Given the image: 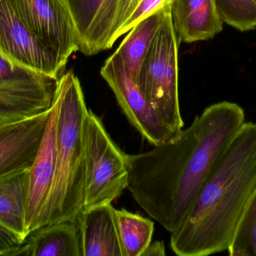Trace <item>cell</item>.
Here are the masks:
<instances>
[{
    "label": "cell",
    "instance_id": "6da1fadb",
    "mask_svg": "<svg viewBox=\"0 0 256 256\" xmlns=\"http://www.w3.org/2000/svg\"><path fill=\"white\" fill-rule=\"evenodd\" d=\"M245 123L240 105L218 102L171 141L144 153L127 154L128 189L136 202L174 232Z\"/></svg>",
    "mask_w": 256,
    "mask_h": 256
},
{
    "label": "cell",
    "instance_id": "7a4b0ae2",
    "mask_svg": "<svg viewBox=\"0 0 256 256\" xmlns=\"http://www.w3.org/2000/svg\"><path fill=\"white\" fill-rule=\"evenodd\" d=\"M256 192V123H245L206 182L182 225L170 235L179 256L228 249Z\"/></svg>",
    "mask_w": 256,
    "mask_h": 256
},
{
    "label": "cell",
    "instance_id": "3957f363",
    "mask_svg": "<svg viewBox=\"0 0 256 256\" xmlns=\"http://www.w3.org/2000/svg\"><path fill=\"white\" fill-rule=\"evenodd\" d=\"M54 183L48 201V224L76 220L84 210L85 153L82 129L88 109L72 71L60 76Z\"/></svg>",
    "mask_w": 256,
    "mask_h": 256
},
{
    "label": "cell",
    "instance_id": "277c9868",
    "mask_svg": "<svg viewBox=\"0 0 256 256\" xmlns=\"http://www.w3.org/2000/svg\"><path fill=\"white\" fill-rule=\"evenodd\" d=\"M178 45L168 6L136 81L160 120L177 135L184 125L179 105Z\"/></svg>",
    "mask_w": 256,
    "mask_h": 256
},
{
    "label": "cell",
    "instance_id": "5b68a950",
    "mask_svg": "<svg viewBox=\"0 0 256 256\" xmlns=\"http://www.w3.org/2000/svg\"><path fill=\"white\" fill-rule=\"evenodd\" d=\"M84 209L112 204L128 189L127 154L112 141L102 119L88 109L82 129Z\"/></svg>",
    "mask_w": 256,
    "mask_h": 256
},
{
    "label": "cell",
    "instance_id": "8992f818",
    "mask_svg": "<svg viewBox=\"0 0 256 256\" xmlns=\"http://www.w3.org/2000/svg\"><path fill=\"white\" fill-rule=\"evenodd\" d=\"M58 79L20 66L0 54V127L49 111Z\"/></svg>",
    "mask_w": 256,
    "mask_h": 256
},
{
    "label": "cell",
    "instance_id": "52a82bcc",
    "mask_svg": "<svg viewBox=\"0 0 256 256\" xmlns=\"http://www.w3.org/2000/svg\"><path fill=\"white\" fill-rule=\"evenodd\" d=\"M100 75L114 92L130 123L149 144L155 147L177 136L160 120L116 52L105 61Z\"/></svg>",
    "mask_w": 256,
    "mask_h": 256
},
{
    "label": "cell",
    "instance_id": "ba28073f",
    "mask_svg": "<svg viewBox=\"0 0 256 256\" xmlns=\"http://www.w3.org/2000/svg\"><path fill=\"white\" fill-rule=\"evenodd\" d=\"M0 54L13 63L60 78L66 67L18 15L10 0H0Z\"/></svg>",
    "mask_w": 256,
    "mask_h": 256
},
{
    "label": "cell",
    "instance_id": "9c48e42d",
    "mask_svg": "<svg viewBox=\"0 0 256 256\" xmlns=\"http://www.w3.org/2000/svg\"><path fill=\"white\" fill-rule=\"evenodd\" d=\"M10 1L32 33L67 64L70 56L79 50V43L64 0Z\"/></svg>",
    "mask_w": 256,
    "mask_h": 256
},
{
    "label": "cell",
    "instance_id": "30bf717a",
    "mask_svg": "<svg viewBox=\"0 0 256 256\" xmlns=\"http://www.w3.org/2000/svg\"><path fill=\"white\" fill-rule=\"evenodd\" d=\"M60 96L56 90L46 129L30 171L26 210L28 234L48 224V201L54 183Z\"/></svg>",
    "mask_w": 256,
    "mask_h": 256
},
{
    "label": "cell",
    "instance_id": "8fae6325",
    "mask_svg": "<svg viewBox=\"0 0 256 256\" xmlns=\"http://www.w3.org/2000/svg\"><path fill=\"white\" fill-rule=\"evenodd\" d=\"M76 28L79 50L86 56L110 49L120 0H64Z\"/></svg>",
    "mask_w": 256,
    "mask_h": 256
},
{
    "label": "cell",
    "instance_id": "7c38bea8",
    "mask_svg": "<svg viewBox=\"0 0 256 256\" xmlns=\"http://www.w3.org/2000/svg\"><path fill=\"white\" fill-rule=\"evenodd\" d=\"M50 109L32 118L0 127V177L32 166Z\"/></svg>",
    "mask_w": 256,
    "mask_h": 256
},
{
    "label": "cell",
    "instance_id": "4fadbf2b",
    "mask_svg": "<svg viewBox=\"0 0 256 256\" xmlns=\"http://www.w3.org/2000/svg\"><path fill=\"white\" fill-rule=\"evenodd\" d=\"M170 15L178 44L208 40L224 30L214 0H172Z\"/></svg>",
    "mask_w": 256,
    "mask_h": 256
},
{
    "label": "cell",
    "instance_id": "5bb4252c",
    "mask_svg": "<svg viewBox=\"0 0 256 256\" xmlns=\"http://www.w3.org/2000/svg\"><path fill=\"white\" fill-rule=\"evenodd\" d=\"M79 219L82 256H124L112 204L84 209Z\"/></svg>",
    "mask_w": 256,
    "mask_h": 256
},
{
    "label": "cell",
    "instance_id": "9a60e30c",
    "mask_svg": "<svg viewBox=\"0 0 256 256\" xmlns=\"http://www.w3.org/2000/svg\"><path fill=\"white\" fill-rule=\"evenodd\" d=\"M14 255L82 256L79 218L48 224L34 230Z\"/></svg>",
    "mask_w": 256,
    "mask_h": 256
},
{
    "label": "cell",
    "instance_id": "2e32d148",
    "mask_svg": "<svg viewBox=\"0 0 256 256\" xmlns=\"http://www.w3.org/2000/svg\"><path fill=\"white\" fill-rule=\"evenodd\" d=\"M31 168L0 177V225L24 240L28 235L26 210Z\"/></svg>",
    "mask_w": 256,
    "mask_h": 256
},
{
    "label": "cell",
    "instance_id": "e0dca14e",
    "mask_svg": "<svg viewBox=\"0 0 256 256\" xmlns=\"http://www.w3.org/2000/svg\"><path fill=\"white\" fill-rule=\"evenodd\" d=\"M166 7L136 24L128 31L127 36L116 51L135 81H136L142 65L162 22Z\"/></svg>",
    "mask_w": 256,
    "mask_h": 256
},
{
    "label": "cell",
    "instance_id": "ac0fdd59",
    "mask_svg": "<svg viewBox=\"0 0 256 256\" xmlns=\"http://www.w3.org/2000/svg\"><path fill=\"white\" fill-rule=\"evenodd\" d=\"M114 218L124 256H142L152 242L154 222L126 209L114 208Z\"/></svg>",
    "mask_w": 256,
    "mask_h": 256
},
{
    "label": "cell",
    "instance_id": "d6986e66",
    "mask_svg": "<svg viewBox=\"0 0 256 256\" xmlns=\"http://www.w3.org/2000/svg\"><path fill=\"white\" fill-rule=\"evenodd\" d=\"M172 0H120L118 16L114 33V44L122 35L128 33L136 24L170 6Z\"/></svg>",
    "mask_w": 256,
    "mask_h": 256
},
{
    "label": "cell",
    "instance_id": "ffe728a7",
    "mask_svg": "<svg viewBox=\"0 0 256 256\" xmlns=\"http://www.w3.org/2000/svg\"><path fill=\"white\" fill-rule=\"evenodd\" d=\"M227 250L231 256H256V192L240 219Z\"/></svg>",
    "mask_w": 256,
    "mask_h": 256
},
{
    "label": "cell",
    "instance_id": "44dd1931",
    "mask_svg": "<svg viewBox=\"0 0 256 256\" xmlns=\"http://www.w3.org/2000/svg\"><path fill=\"white\" fill-rule=\"evenodd\" d=\"M222 22L242 32L256 28V0H214Z\"/></svg>",
    "mask_w": 256,
    "mask_h": 256
},
{
    "label": "cell",
    "instance_id": "7402d4cb",
    "mask_svg": "<svg viewBox=\"0 0 256 256\" xmlns=\"http://www.w3.org/2000/svg\"><path fill=\"white\" fill-rule=\"evenodd\" d=\"M24 241L22 237L0 225V255H14Z\"/></svg>",
    "mask_w": 256,
    "mask_h": 256
},
{
    "label": "cell",
    "instance_id": "603a6c76",
    "mask_svg": "<svg viewBox=\"0 0 256 256\" xmlns=\"http://www.w3.org/2000/svg\"><path fill=\"white\" fill-rule=\"evenodd\" d=\"M166 255L165 245L162 241H154L148 245L142 256H164Z\"/></svg>",
    "mask_w": 256,
    "mask_h": 256
}]
</instances>
